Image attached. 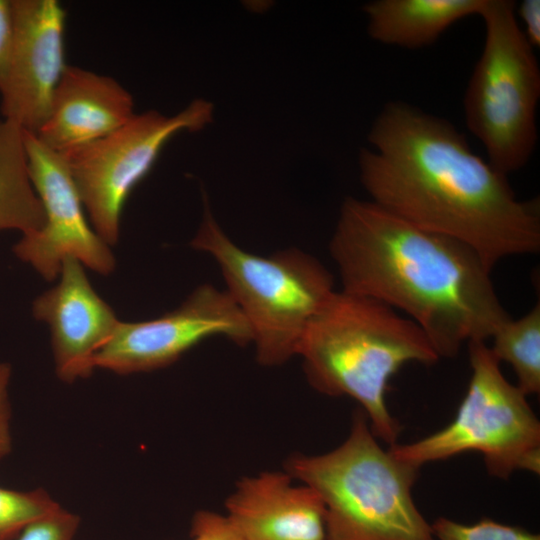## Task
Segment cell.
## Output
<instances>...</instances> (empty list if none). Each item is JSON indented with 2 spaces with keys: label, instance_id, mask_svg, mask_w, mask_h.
<instances>
[{
  "label": "cell",
  "instance_id": "obj_14",
  "mask_svg": "<svg viewBox=\"0 0 540 540\" xmlns=\"http://www.w3.org/2000/svg\"><path fill=\"white\" fill-rule=\"evenodd\" d=\"M134 114L132 95L114 78L67 65L49 115L35 135L63 153L110 134Z\"/></svg>",
  "mask_w": 540,
  "mask_h": 540
},
{
  "label": "cell",
  "instance_id": "obj_10",
  "mask_svg": "<svg viewBox=\"0 0 540 540\" xmlns=\"http://www.w3.org/2000/svg\"><path fill=\"white\" fill-rule=\"evenodd\" d=\"M24 148L32 185L45 214L44 226L23 235L15 255L54 280L62 262L74 257L97 273L115 268L111 250L88 224L75 181L63 155L44 145L34 133L23 130Z\"/></svg>",
  "mask_w": 540,
  "mask_h": 540
},
{
  "label": "cell",
  "instance_id": "obj_21",
  "mask_svg": "<svg viewBox=\"0 0 540 540\" xmlns=\"http://www.w3.org/2000/svg\"><path fill=\"white\" fill-rule=\"evenodd\" d=\"M192 540H242L227 516L209 511L195 514L191 526Z\"/></svg>",
  "mask_w": 540,
  "mask_h": 540
},
{
  "label": "cell",
  "instance_id": "obj_5",
  "mask_svg": "<svg viewBox=\"0 0 540 540\" xmlns=\"http://www.w3.org/2000/svg\"><path fill=\"white\" fill-rule=\"evenodd\" d=\"M191 246L218 264L252 334L256 357L273 366L297 355L304 332L335 291L331 273L316 258L296 248L259 256L235 244L208 205Z\"/></svg>",
  "mask_w": 540,
  "mask_h": 540
},
{
  "label": "cell",
  "instance_id": "obj_20",
  "mask_svg": "<svg viewBox=\"0 0 540 540\" xmlns=\"http://www.w3.org/2000/svg\"><path fill=\"white\" fill-rule=\"evenodd\" d=\"M79 517L59 506L27 525L13 540H74Z\"/></svg>",
  "mask_w": 540,
  "mask_h": 540
},
{
  "label": "cell",
  "instance_id": "obj_9",
  "mask_svg": "<svg viewBox=\"0 0 540 540\" xmlns=\"http://www.w3.org/2000/svg\"><path fill=\"white\" fill-rule=\"evenodd\" d=\"M213 336L237 345L252 343L250 327L225 290L198 286L176 309L155 319L120 322L94 358L95 369L117 374L151 371L170 365Z\"/></svg>",
  "mask_w": 540,
  "mask_h": 540
},
{
  "label": "cell",
  "instance_id": "obj_17",
  "mask_svg": "<svg viewBox=\"0 0 540 540\" xmlns=\"http://www.w3.org/2000/svg\"><path fill=\"white\" fill-rule=\"evenodd\" d=\"M494 357L509 363L516 386L525 394L540 391V304L519 319H508L492 335Z\"/></svg>",
  "mask_w": 540,
  "mask_h": 540
},
{
  "label": "cell",
  "instance_id": "obj_12",
  "mask_svg": "<svg viewBox=\"0 0 540 540\" xmlns=\"http://www.w3.org/2000/svg\"><path fill=\"white\" fill-rule=\"evenodd\" d=\"M60 282L38 296L33 314L48 323L57 376L66 383L90 376L94 358L120 321L91 286L82 263L63 260Z\"/></svg>",
  "mask_w": 540,
  "mask_h": 540
},
{
  "label": "cell",
  "instance_id": "obj_4",
  "mask_svg": "<svg viewBox=\"0 0 540 540\" xmlns=\"http://www.w3.org/2000/svg\"><path fill=\"white\" fill-rule=\"evenodd\" d=\"M287 469L321 498L327 540H436L412 497L420 467L384 450L363 410L339 447Z\"/></svg>",
  "mask_w": 540,
  "mask_h": 540
},
{
  "label": "cell",
  "instance_id": "obj_6",
  "mask_svg": "<svg viewBox=\"0 0 540 540\" xmlns=\"http://www.w3.org/2000/svg\"><path fill=\"white\" fill-rule=\"evenodd\" d=\"M510 0H486L482 53L468 81L463 110L488 162L504 174L524 167L538 140L540 69Z\"/></svg>",
  "mask_w": 540,
  "mask_h": 540
},
{
  "label": "cell",
  "instance_id": "obj_8",
  "mask_svg": "<svg viewBox=\"0 0 540 540\" xmlns=\"http://www.w3.org/2000/svg\"><path fill=\"white\" fill-rule=\"evenodd\" d=\"M212 113V104L202 99L173 116L155 110L135 113L110 134L61 153L93 229L106 244L117 243L126 200L165 144L182 131L202 129L211 122Z\"/></svg>",
  "mask_w": 540,
  "mask_h": 540
},
{
  "label": "cell",
  "instance_id": "obj_15",
  "mask_svg": "<svg viewBox=\"0 0 540 540\" xmlns=\"http://www.w3.org/2000/svg\"><path fill=\"white\" fill-rule=\"evenodd\" d=\"M486 0H375L364 5L375 41L406 49L434 44L454 23L480 15Z\"/></svg>",
  "mask_w": 540,
  "mask_h": 540
},
{
  "label": "cell",
  "instance_id": "obj_11",
  "mask_svg": "<svg viewBox=\"0 0 540 540\" xmlns=\"http://www.w3.org/2000/svg\"><path fill=\"white\" fill-rule=\"evenodd\" d=\"M13 45L1 113L22 130L37 133L46 121L65 71L66 11L56 0H11Z\"/></svg>",
  "mask_w": 540,
  "mask_h": 540
},
{
  "label": "cell",
  "instance_id": "obj_1",
  "mask_svg": "<svg viewBox=\"0 0 540 540\" xmlns=\"http://www.w3.org/2000/svg\"><path fill=\"white\" fill-rule=\"evenodd\" d=\"M359 155L371 201L497 262L540 250L539 198L519 200L507 175L475 154L448 120L402 101L376 117Z\"/></svg>",
  "mask_w": 540,
  "mask_h": 540
},
{
  "label": "cell",
  "instance_id": "obj_22",
  "mask_svg": "<svg viewBox=\"0 0 540 540\" xmlns=\"http://www.w3.org/2000/svg\"><path fill=\"white\" fill-rule=\"evenodd\" d=\"M11 378V366L0 362V460L12 450L11 405L8 386Z\"/></svg>",
  "mask_w": 540,
  "mask_h": 540
},
{
  "label": "cell",
  "instance_id": "obj_2",
  "mask_svg": "<svg viewBox=\"0 0 540 540\" xmlns=\"http://www.w3.org/2000/svg\"><path fill=\"white\" fill-rule=\"evenodd\" d=\"M329 249L343 291L404 312L440 358L456 356L466 341L490 339L511 318L471 247L371 200L343 202Z\"/></svg>",
  "mask_w": 540,
  "mask_h": 540
},
{
  "label": "cell",
  "instance_id": "obj_19",
  "mask_svg": "<svg viewBox=\"0 0 540 540\" xmlns=\"http://www.w3.org/2000/svg\"><path fill=\"white\" fill-rule=\"evenodd\" d=\"M431 528L436 540H540L538 534L522 527L502 524L489 518L466 525L439 517L431 524Z\"/></svg>",
  "mask_w": 540,
  "mask_h": 540
},
{
  "label": "cell",
  "instance_id": "obj_16",
  "mask_svg": "<svg viewBox=\"0 0 540 540\" xmlns=\"http://www.w3.org/2000/svg\"><path fill=\"white\" fill-rule=\"evenodd\" d=\"M44 223L43 206L28 172L23 130L0 120V230L15 229L27 235Z\"/></svg>",
  "mask_w": 540,
  "mask_h": 540
},
{
  "label": "cell",
  "instance_id": "obj_13",
  "mask_svg": "<svg viewBox=\"0 0 540 540\" xmlns=\"http://www.w3.org/2000/svg\"><path fill=\"white\" fill-rule=\"evenodd\" d=\"M226 508L242 540H327L319 495L306 485H292L280 472L241 480Z\"/></svg>",
  "mask_w": 540,
  "mask_h": 540
},
{
  "label": "cell",
  "instance_id": "obj_3",
  "mask_svg": "<svg viewBox=\"0 0 540 540\" xmlns=\"http://www.w3.org/2000/svg\"><path fill=\"white\" fill-rule=\"evenodd\" d=\"M297 355L316 390L355 399L375 437L390 446L401 432L386 404L391 377L406 363L440 359L414 321L377 299L343 290L334 291L311 319Z\"/></svg>",
  "mask_w": 540,
  "mask_h": 540
},
{
  "label": "cell",
  "instance_id": "obj_23",
  "mask_svg": "<svg viewBox=\"0 0 540 540\" xmlns=\"http://www.w3.org/2000/svg\"><path fill=\"white\" fill-rule=\"evenodd\" d=\"M13 31L11 0H0V91L5 84L8 73Z\"/></svg>",
  "mask_w": 540,
  "mask_h": 540
},
{
  "label": "cell",
  "instance_id": "obj_18",
  "mask_svg": "<svg viewBox=\"0 0 540 540\" xmlns=\"http://www.w3.org/2000/svg\"><path fill=\"white\" fill-rule=\"evenodd\" d=\"M59 506L42 488L18 491L0 486V540H13L27 525Z\"/></svg>",
  "mask_w": 540,
  "mask_h": 540
},
{
  "label": "cell",
  "instance_id": "obj_24",
  "mask_svg": "<svg viewBox=\"0 0 540 540\" xmlns=\"http://www.w3.org/2000/svg\"><path fill=\"white\" fill-rule=\"evenodd\" d=\"M518 16L522 21L521 29L528 43L536 49L540 45V1L524 0L515 7Z\"/></svg>",
  "mask_w": 540,
  "mask_h": 540
},
{
  "label": "cell",
  "instance_id": "obj_7",
  "mask_svg": "<svg viewBox=\"0 0 540 540\" xmlns=\"http://www.w3.org/2000/svg\"><path fill=\"white\" fill-rule=\"evenodd\" d=\"M471 378L454 420L405 445H391L399 459L421 467L467 451L483 455L488 473L508 479L517 470L540 471V422L516 385L500 370L486 341L468 342Z\"/></svg>",
  "mask_w": 540,
  "mask_h": 540
}]
</instances>
